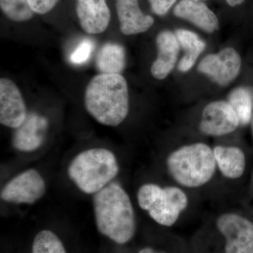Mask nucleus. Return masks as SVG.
Wrapping results in <instances>:
<instances>
[{"label":"nucleus","mask_w":253,"mask_h":253,"mask_svg":"<svg viewBox=\"0 0 253 253\" xmlns=\"http://www.w3.org/2000/svg\"><path fill=\"white\" fill-rule=\"evenodd\" d=\"M175 35L179 45L185 51V54L179 61L178 68L181 72H188L206 49V44L197 34L188 30H177Z\"/></svg>","instance_id":"obj_17"},{"label":"nucleus","mask_w":253,"mask_h":253,"mask_svg":"<svg viewBox=\"0 0 253 253\" xmlns=\"http://www.w3.org/2000/svg\"><path fill=\"white\" fill-rule=\"evenodd\" d=\"M84 105L97 122L116 126L129 113V93L126 80L121 74L100 73L86 88Z\"/></svg>","instance_id":"obj_2"},{"label":"nucleus","mask_w":253,"mask_h":253,"mask_svg":"<svg viewBox=\"0 0 253 253\" xmlns=\"http://www.w3.org/2000/svg\"><path fill=\"white\" fill-rule=\"evenodd\" d=\"M0 7L5 16L16 22H23L34 16L28 0H0Z\"/></svg>","instance_id":"obj_20"},{"label":"nucleus","mask_w":253,"mask_h":253,"mask_svg":"<svg viewBox=\"0 0 253 253\" xmlns=\"http://www.w3.org/2000/svg\"></svg>","instance_id":"obj_29"},{"label":"nucleus","mask_w":253,"mask_h":253,"mask_svg":"<svg viewBox=\"0 0 253 253\" xmlns=\"http://www.w3.org/2000/svg\"><path fill=\"white\" fill-rule=\"evenodd\" d=\"M138 253H167L165 251H159V250H156L153 249L151 247H145L144 249H141Z\"/></svg>","instance_id":"obj_25"},{"label":"nucleus","mask_w":253,"mask_h":253,"mask_svg":"<svg viewBox=\"0 0 253 253\" xmlns=\"http://www.w3.org/2000/svg\"><path fill=\"white\" fill-rule=\"evenodd\" d=\"M241 67L239 53L234 48L227 47L217 54L207 55L199 63L198 70L219 85L226 86L236 79Z\"/></svg>","instance_id":"obj_8"},{"label":"nucleus","mask_w":253,"mask_h":253,"mask_svg":"<svg viewBox=\"0 0 253 253\" xmlns=\"http://www.w3.org/2000/svg\"><path fill=\"white\" fill-rule=\"evenodd\" d=\"M228 102L234 109L240 126H246L252 119L253 110V87L239 86L231 91Z\"/></svg>","instance_id":"obj_19"},{"label":"nucleus","mask_w":253,"mask_h":253,"mask_svg":"<svg viewBox=\"0 0 253 253\" xmlns=\"http://www.w3.org/2000/svg\"><path fill=\"white\" fill-rule=\"evenodd\" d=\"M94 49V44L90 40H84L81 42L71 53L70 61L76 65L83 64L90 58Z\"/></svg>","instance_id":"obj_22"},{"label":"nucleus","mask_w":253,"mask_h":253,"mask_svg":"<svg viewBox=\"0 0 253 253\" xmlns=\"http://www.w3.org/2000/svg\"><path fill=\"white\" fill-rule=\"evenodd\" d=\"M224 239V253H253V223L234 212L220 214L215 221Z\"/></svg>","instance_id":"obj_6"},{"label":"nucleus","mask_w":253,"mask_h":253,"mask_svg":"<svg viewBox=\"0 0 253 253\" xmlns=\"http://www.w3.org/2000/svg\"><path fill=\"white\" fill-rule=\"evenodd\" d=\"M76 13L82 28L89 34L103 33L111 21L106 0H77Z\"/></svg>","instance_id":"obj_11"},{"label":"nucleus","mask_w":253,"mask_h":253,"mask_svg":"<svg viewBox=\"0 0 253 253\" xmlns=\"http://www.w3.org/2000/svg\"><path fill=\"white\" fill-rule=\"evenodd\" d=\"M35 13L45 14L54 9L59 0H28Z\"/></svg>","instance_id":"obj_23"},{"label":"nucleus","mask_w":253,"mask_h":253,"mask_svg":"<svg viewBox=\"0 0 253 253\" xmlns=\"http://www.w3.org/2000/svg\"><path fill=\"white\" fill-rule=\"evenodd\" d=\"M176 17L189 21L207 33L219 29V20L216 14L201 1L180 0L174 9Z\"/></svg>","instance_id":"obj_15"},{"label":"nucleus","mask_w":253,"mask_h":253,"mask_svg":"<svg viewBox=\"0 0 253 253\" xmlns=\"http://www.w3.org/2000/svg\"><path fill=\"white\" fill-rule=\"evenodd\" d=\"M168 172L181 187L197 189L211 181L217 169L213 149L202 142L184 145L166 161Z\"/></svg>","instance_id":"obj_3"},{"label":"nucleus","mask_w":253,"mask_h":253,"mask_svg":"<svg viewBox=\"0 0 253 253\" xmlns=\"http://www.w3.org/2000/svg\"><path fill=\"white\" fill-rule=\"evenodd\" d=\"M27 109L21 91L14 82L7 78L0 81V123L16 129L27 117Z\"/></svg>","instance_id":"obj_10"},{"label":"nucleus","mask_w":253,"mask_h":253,"mask_svg":"<svg viewBox=\"0 0 253 253\" xmlns=\"http://www.w3.org/2000/svg\"><path fill=\"white\" fill-rule=\"evenodd\" d=\"M120 29L126 36L140 34L152 27L154 18L144 14L138 0H116Z\"/></svg>","instance_id":"obj_14"},{"label":"nucleus","mask_w":253,"mask_h":253,"mask_svg":"<svg viewBox=\"0 0 253 253\" xmlns=\"http://www.w3.org/2000/svg\"><path fill=\"white\" fill-rule=\"evenodd\" d=\"M47 127L46 118L38 113H29L22 125L16 128L13 136V146L25 152L36 151L42 144Z\"/></svg>","instance_id":"obj_12"},{"label":"nucleus","mask_w":253,"mask_h":253,"mask_svg":"<svg viewBox=\"0 0 253 253\" xmlns=\"http://www.w3.org/2000/svg\"><path fill=\"white\" fill-rule=\"evenodd\" d=\"M149 1L154 14L165 16L175 4L176 0H149Z\"/></svg>","instance_id":"obj_24"},{"label":"nucleus","mask_w":253,"mask_h":253,"mask_svg":"<svg viewBox=\"0 0 253 253\" xmlns=\"http://www.w3.org/2000/svg\"><path fill=\"white\" fill-rule=\"evenodd\" d=\"M239 126V118L229 102L216 101L203 110L199 128L206 135L221 136L230 134Z\"/></svg>","instance_id":"obj_9"},{"label":"nucleus","mask_w":253,"mask_h":253,"mask_svg":"<svg viewBox=\"0 0 253 253\" xmlns=\"http://www.w3.org/2000/svg\"><path fill=\"white\" fill-rule=\"evenodd\" d=\"M119 172L116 156L109 150L96 148L83 151L70 163L68 176L78 189L95 194L112 181Z\"/></svg>","instance_id":"obj_4"},{"label":"nucleus","mask_w":253,"mask_h":253,"mask_svg":"<svg viewBox=\"0 0 253 253\" xmlns=\"http://www.w3.org/2000/svg\"><path fill=\"white\" fill-rule=\"evenodd\" d=\"M227 4L231 6H236L241 5L245 0H226Z\"/></svg>","instance_id":"obj_26"},{"label":"nucleus","mask_w":253,"mask_h":253,"mask_svg":"<svg viewBox=\"0 0 253 253\" xmlns=\"http://www.w3.org/2000/svg\"><path fill=\"white\" fill-rule=\"evenodd\" d=\"M156 44L158 56L152 63L151 73L156 79L163 80L175 66L180 45L175 33L169 31H163L158 35Z\"/></svg>","instance_id":"obj_13"},{"label":"nucleus","mask_w":253,"mask_h":253,"mask_svg":"<svg viewBox=\"0 0 253 253\" xmlns=\"http://www.w3.org/2000/svg\"><path fill=\"white\" fill-rule=\"evenodd\" d=\"M32 253H67L63 243L54 232L49 230L40 231L37 234Z\"/></svg>","instance_id":"obj_21"},{"label":"nucleus","mask_w":253,"mask_h":253,"mask_svg":"<svg viewBox=\"0 0 253 253\" xmlns=\"http://www.w3.org/2000/svg\"><path fill=\"white\" fill-rule=\"evenodd\" d=\"M196 1H202V0H196Z\"/></svg>","instance_id":"obj_28"},{"label":"nucleus","mask_w":253,"mask_h":253,"mask_svg":"<svg viewBox=\"0 0 253 253\" xmlns=\"http://www.w3.org/2000/svg\"><path fill=\"white\" fill-rule=\"evenodd\" d=\"M126 51L123 46L108 42L100 49L96 59L98 71L104 74H120L126 67Z\"/></svg>","instance_id":"obj_18"},{"label":"nucleus","mask_w":253,"mask_h":253,"mask_svg":"<svg viewBox=\"0 0 253 253\" xmlns=\"http://www.w3.org/2000/svg\"><path fill=\"white\" fill-rule=\"evenodd\" d=\"M93 206L98 231L120 245L127 244L136 232L134 208L119 183L111 181L94 194Z\"/></svg>","instance_id":"obj_1"},{"label":"nucleus","mask_w":253,"mask_h":253,"mask_svg":"<svg viewBox=\"0 0 253 253\" xmlns=\"http://www.w3.org/2000/svg\"><path fill=\"white\" fill-rule=\"evenodd\" d=\"M139 207L149 213L160 225L170 227L175 224L181 213L189 206V198L179 186H162L147 183L136 194Z\"/></svg>","instance_id":"obj_5"},{"label":"nucleus","mask_w":253,"mask_h":253,"mask_svg":"<svg viewBox=\"0 0 253 253\" xmlns=\"http://www.w3.org/2000/svg\"><path fill=\"white\" fill-rule=\"evenodd\" d=\"M252 129H253V121H252Z\"/></svg>","instance_id":"obj_27"},{"label":"nucleus","mask_w":253,"mask_h":253,"mask_svg":"<svg viewBox=\"0 0 253 253\" xmlns=\"http://www.w3.org/2000/svg\"><path fill=\"white\" fill-rule=\"evenodd\" d=\"M217 169L224 177L236 179L241 177L246 166L244 151L236 146H216L213 148Z\"/></svg>","instance_id":"obj_16"},{"label":"nucleus","mask_w":253,"mask_h":253,"mask_svg":"<svg viewBox=\"0 0 253 253\" xmlns=\"http://www.w3.org/2000/svg\"><path fill=\"white\" fill-rule=\"evenodd\" d=\"M46 191L45 181L34 169L18 174L1 191V199L17 204H33L42 198Z\"/></svg>","instance_id":"obj_7"}]
</instances>
